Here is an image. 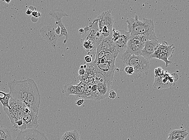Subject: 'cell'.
<instances>
[{
  "mask_svg": "<svg viewBox=\"0 0 189 140\" xmlns=\"http://www.w3.org/2000/svg\"><path fill=\"white\" fill-rule=\"evenodd\" d=\"M31 78L8 82L12 98L24 107H27V98Z\"/></svg>",
  "mask_w": 189,
  "mask_h": 140,
  "instance_id": "cell-1",
  "label": "cell"
},
{
  "mask_svg": "<svg viewBox=\"0 0 189 140\" xmlns=\"http://www.w3.org/2000/svg\"><path fill=\"white\" fill-rule=\"evenodd\" d=\"M126 22L128 32L131 37H134L138 34H147L155 32L154 23L152 20L144 18L142 21H140L137 15H135L134 18L127 19Z\"/></svg>",
  "mask_w": 189,
  "mask_h": 140,
  "instance_id": "cell-2",
  "label": "cell"
},
{
  "mask_svg": "<svg viewBox=\"0 0 189 140\" xmlns=\"http://www.w3.org/2000/svg\"><path fill=\"white\" fill-rule=\"evenodd\" d=\"M121 59L126 66L133 67L134 73L139 75L140 77L148 74L150 67L149 61L142 56L123 54Z\"/></svg>",
  "mask_w": 189,
  "mask_h": 140,
  "instance_id": "cell-3",
  "label": "cell"
},
{
  "mask_svg": "<svg viewBox=\"0 0 189 140\" xmlns=\"http://www.w3.org/2000/svg\"><path fill=\"white\" fill-rule=\"evenodd\" d=\"M9 107V109L6 107L3 108V110L9 117L15 131H17L18 130L17 123L22 120V116L24 113V107L12 98L10 99Z\"/></svg>",
  "mask_w": 189,
  "mask_h": 140,
  "instance_id": "cell-4",
  "label": "cell"
},
{
  "mask_svg": "<svg viewBox=\"0 0 189 140\" xmlns=\"http://www.w3.org/2000/svg\"><path fill=\"white\" fill-rule=\"evenodd\" d=\"M27 108L38 115L41 102V95L37 84L32 78L27 94Z\"/></svg>",
  "mask_w": 189,
  "mask_h": 140,
  "instance_id": "cell-5",
  "label": "cell"
},
{
  "mask_svg": "<svg viewBox=\"0 0 189 140\" xmlns=\"http://www.w3.org/2000/svg\"><path fill=\"white\" fill-rule=\"evenodd\" d=\"M55 30V28L54 26L50 24L43 26L40 30L42 37L54 48L57 47V41L59 38V36L56 34Z\"/></svg>",
  "mask_w": 189,
  "mask_h": 140,
  "instance_id": "cell-6",
  "label": "cell"
},
{
  "mask_svg": "<svg viewBox=\"0 0 189 140\" xmlns=\"http://www.w3.org/2000/svg\"><path fill=\"white\" fill-rule=\"evenodd\" d=\"M16 140H49L45 134L37 129H26L21 131Z\"/></svg>",
  "mask_w": 189,
  "mask_h": 140,
  "instance_id": "cell-7",
  "label": "cell"
},
{
  "mask_svg": "<svg viewBox=\"0 0 189 140\" xmlns=\"http://www.w3.org/2000/svg\"><path fill=\"white\" fill-rule=\"evenodd\" d=\"M144 45L138 39L130 36V38L127 42L126 51L123 54L140 56Z\"/></svg>",
  "mask_w": 189,
  "mask_h": 140,
  "instance_id": "cell-8",
  "label": "cell"
},
{
  "mask_svg": "<svg viewBox=\"0 0 189 140\" xmlns=\"http://www.w3.org/2000/svg\"><path fill=\"white\" fill-rule=\"evenodd\" d=\"M26 129H37L39 126L38 115L31 111L29 113H24L22 117Z\"/></svg>",
  "mask_w": 189,
  "mask_h": 140,
  "instance_id": "cell-9",
  "label": "cell"
},
{
  "mask_svg": "<svg viewBox=\"0 0 189 140\" xmlns=\"http://www.w3.org/2000/svg\"><path fill=\"white\" fill-rule=\"evenodd\" d=\"M159 44V43L157 40H153L146 42L141 51L140 56L149 61L152 59V55L157 49Z\"/></svg>",
  "mask_w": 189,
  "mask_h": 140,
  "instance_id": "cell-10",
  "label": "cell"
},
{
  "mask_svg": "<svg viewBox=\"0 0 189 140\" xmlns=\"http://www.w3.org/2000/svg\"><path fill=\"white\" fill-rule=\"evenodd\" d=\"M98 21L100 31L104 26H106L110 31H112L114 20L111 11H107L101 14L100 17L98 18Z\"/></svg>",
  "mask_w": 189,
  "mask_h": 140,
  "instance_id": "cell-11",
  "label": "cell"
},
{
  "mask_svg": "<svg viewBox=\"0 0 189 140\" xmlns=\"http://www.w3.org/2000/svg\"><path fill=\"white\" fill-rule=\"evenodd\" d=\"M171 75L166 72L161 77H155L154 86L159 89H164L173 87L175 84L170 83Z\"/></svg>",
  "mask_w": 189,
  "mask_h": 140,
  "instance_id": "cell-12",
  "label": "cell"
},
{
  "mask_svg": "<svg viewBox=\"0 0 189 140\" xmlns=\"http://www.w3.org/2000/svg\"><path fill=\"white\" fill-rule=\"evenodd\" d=\"M120 37L116 42H114L118 48L119 53L123 54L126 51L127 42L130 38V35L128 32L124 30H120Z\"/></svg>",
  "mask_w": 189,
  "mask_h": 140,
  "instance_id": "cell-13",
  "label": "cell"
},
{
  "mask_svg": "<svg viewBox=\"0 0 189 140\" xmlns=\"http://www.w3.org/2000/svg\"><path fill=\"white\" fill-rule=\"evenodd\" d=\"M174 48L175 47L173 44L169 45L166 41H163L161 44L159 45L157 50L160 52L166 54L169 58L170 59L173 55Z\"/></svg>",
  "mask_w": 189,
  "mask_h": 140,
  "instance_id": "cell-14",
  "label": "cell"
},
{
  "mask_svg": "<svg viewBox=\"0 0 189 140\" xmlns=\"http://www.w3.org/2000/svg\"><path fill=\"white\" fill-rule=\"evenodd\" d=\"M48 16L55 19L56 21V24L58 25L62 22V19L64 17H68L69 15L65 13L62 10L57 9L50 11Z\"/></svg>",
  "mask_w": 189,
  "mask_h": 140,
  "instance_id": "cell-15",
  "label": "cell"
},
{
  "mask_svg": "<svg viewBox=\"0 0 189 140\" xmlns=\"http://www.w3.org/2000/svg\"><path fill=\"white\" fill-rule=\"evenodd\" d=\"M188 135V132L185 129L174 130L170 132L167 140L177 139L181 137H185L186 138Z\"/></svg>",
  "mask_w": 189,
  "mask_h": 140,
  "instance_id": "cell-16",
  "label": "cell"
},
{
  "mask_svg": "<svg viewBox=\"0 0 189 140\" xmlns=\"http://www.w3.org/2000/svg\"><path fill=\"white\" fill-rule=\"evenodd\" d=\"M97 89L101 100L104 99L108 97L109 92L111 86L107 83H98Z\"/></svg>",
  "mask_w": 189,
  "mask_h": 140,
  "instance_id": "cell-17",
  "label": "cell"
},
{
  "mask_svg": "<svg viewBox=\"0 0 189 140\" xmlns=\"http://www.w3.org/2000/svg\"><path fill=\"white\" fill-rule=\"evenodd\" d=\"M81 41L82 47L87 52L94 50L95 48H96L95 41L93 40L82 36Z\"/></svg>",
  "mask_w": 189,
  "mask_h": 140,
  "instance_id": "cell-18",
  "label": "cell"
},
{
  "mask_svg": "<svg viewBox=\"0 0 189 140\" xmlns=\"http://www.w3.org/2000/svg\"><path fill=\"white\" fill-rule=\"evenodd\" d=\"M77 87V85H74L72 83L65 84L62 90V94L65 97H68L71 95H76Z\"/></svg>",
  "mask_w": 189,
  "mask_h": 140,
  "instance_id": "cell-19",
  "label": "cell"
},
{
  "mask_svg": "<svg viewBox=\"0 0 189 140\" xmlns=\"http://www.w3.org/2000/svg\"><path fill=\"white\" fill-rule=\"evenodd\" d=\"M80 136L77 130L67 131L62 136L61 140H80Z\"/></svg>",
  "mask_w": 189,
  "mask_h": 140,
  "instance_id": "cell-20",
  "label": "cell"
},
{
  "mask_svg": "<svg viewBox=\"0 0 189 140\" xmlns=\"http://www.w3.org/2000/svg\"><path fill=\"white\" fill-rule=\"evenodd\" d=\"M12 98L11 94L5 93L0 91V102L2 103L3 108H8L9 109V102L10 99Z\"/></svg>",
  "mask_w": 189,
  "mask_h": 140,
  "instance_id": "cell-21",
  "label": "cell"
},
{
  "mask_svg": "<svg viewBox=\"0 0 189 140\" xmlns=\"http://www.w3.org/2000/svg\"><path fill=\"white\" fill-rule=\"evenodd\" d=\"M77 86L76 97V98H82L83 99L84 93L87 87V85L86 84L80 82L79 84H77Z\"/></svg>",
  "mask_w": 189,
  "mask_h": 140,
  "instance_id": "cell-22",
  "label": "cell"
},
{
  "mask_svg": "<svg viewBox=\"0 0 189 140\" xmlns=\"http://www.w3.org/2000/svg\"><path fill=\"white\" fill-rule=\"evenodd\" d=\"M0 140H12L9 130L5 127H0Z\"/></svg>",
  "mask_w": 189,
  "mask_h": 140,
  "instance_id": "cell-23",
  "label": "cell"
},
{
  "mask_svg": "<svg viewBox=\"0 0 189 140\" xmlns=\"http://www.w3.org/2000/svg\"><path fill=\"white\" fill-rule=\"evenodd\" d=\"M118 55L116 54L112 53V52L106 51L105 52L104 55L102 57L105 59L106 62L111 63H115V61Z\"/></svg>",
  "mask_w": 189,
  "mask_h": 140,
  "instance_id": "cell-24",
  "label": "cell"
},
{
  "mask_svg": "<svg viewBox=\"0 0 189 140\" xmlns=\"http://www.w3.org/2000/svg\"><path fill=\"white\" fill-rule=\"evenodd\" d=\"M57 26H59L60 28H61V34H60L59 36V38L63 37V36H64L65 37V39L63 43V44L64 45L67 43L68 40V33H67V30L66 29V27H65L63 23H62V22L57 25Z\"/></svg>",
  "mask_w": 189,
  "mask_h": 140,
  "instance_id": "cell-25",
  "label": "cell"
},
{
  "mask_svg": "<svg viewBox=\"0 0 189 140\" xmlns=\"http://www.w3.org/2000/svg\"><path fill=\"white\" fill-rule=\"evenodd\" d=\"M164 72L161 67H158L155 70V77H161L163 74Z\"/></svg>",
  "mask_w": 189,
  "mask_h": 140,
  "instance_id": "cell-26",
  "label": "cell"
},
{
  "mask_svg": "<svg viewBox=\"0 0 189 140\" xmlns=\"http://www.w3.org/2000/svg\"><path fill=\"white\" fill-rule=\"evenodd\" d=\"M125 72L128 75H132L134 72V70L131 66H127L125 68Z\"/></svg>",
  "mask_w": 189,
  "mask_h": 140,
  "instance_id": "cell-27",
  "label": "cell"
},
{
  "mask_svg": "<svg viewBox=\"0 0 189 140\" xmlns=\"http://www.w3.org/2000/svg\"><path fill=\"white\" fill-rule=\"evenodd\" d=\"M117 94L113 90H110L109 92L108 97L111 99H113L116 98Z\"/></svg>",
  "mask_w": 189,
  "mask_h": 140,
  "instance_id": "cell-28",
  "label": "cell"
},
{
  "mask_svg": "<svg viewBox=\"0 0 189 140\" xmlns=\"http://www.w3.org/2000/svg\"><path fill=\"white\" fill-rule=\"evenodd\" d=\"M32 16L35 17V18H39L42 16V15L40 12H37L36 11H34L32 12Z\"/></svg>",
  "mask_w": 189,
  "mask_h": 140,
  "instance_id": "cell-29",
  "label": "cell"
},
{
  "mask_svg": "<svg viewBox=\"0 0 189 140\" xmlns=\"http://www.w3.org/2000/svg\"><path fill=\"white\" fill-rule=\"evenodd\" d=\"M91 89L92 93H94L97 92L98 91L97 84L91 85Z\"/></svg>",
  "mask_w": 189,
  "mask_h": 140,
  "instance_id": "cell-30",
  "label": "cell"
},
{
  "mask_svg": "<svg viewBox=\"0 0 189 140\" xmlns=\"http://www.w3.org/2000/svg\"><path fill=\"white\" fill-rule=\"evenodd\" d=\"M84 102V99H82L78 100L76 101L75 104H76V105H77V106H78V107H80V106H82V105L83 104Z\"/></svg>",
  "mask_w": 189,
  "mask_h": 140,
  "instance_id": "cell-31",
  "label": "cell"
},
{
  "mask_svg": "<svg viewBox=\"0 0 189 140\" xmlns=\"http://www.w3.org/2000/svg\"><path fill=\"white\" fill-rule=\"evenodd\" d=\"M85 61H86V63H92V58L91 56H87L85 57Z\"/></svg>",
  "mask_w": 189,
  "mask_h": 140,
  "instance_id": "cell-32",
  "label": "cell"
},
{
  "mask_svg": "<svg viewBox=\"0 0 189 140\" xmlns=\"http://www.w3.org/2000/svg\"><path fill=\"white\" fill-rule=\"evenodd\" d=\"M78 74L80 76L84 75L86 74V70L85 69H80L78 71Z\"/></svg>",
  "mask_w": 189,
  "mask_h": 140,
  "instance_id": "cell-33",
  "label": "cell"
},
{
  "mask_svg": "<svg viewBox=\"0 0 189 140\" xmlns=\"http://www.w3.org/2000/svg\"><path fill=\"white\" fill-rule=\"evenodd\" d=\"M55 32L57 35L59 36L60 34H61V28L59 26H57V28L55 30Z\"/></svg>",
  "mask_w": 189,
  "mask_h": 140,
  "instance_id": "cell-34",
  "label": "cell"
},
{
  "mask_svg": "<svg viewBox=\"0 0 189 140\" xmlns=\"http://www.w3.org/2000/svg\"><path fill=\"white\" fill-rule=\"evenodd\" d=\"M78 33L80 35H83L85 33V31L84 30V29H80L79 30Z\"/></svg>",
  "mask_w": 189,
  "mask_h": 140,
  "instance_id": "cell-35",
  "label": "cell"
},
{
  "mask_svg": "<svg viewBox=\"0 0 189 140\" xmlns=\"http://www.w3.org/2000/svg\"><path fill=\"white\" fill-rule=\"evenodd\" d=\"M32 11L30 9V8L28 9L27 10V11L26 12V14L27 15H30L32 14Z\"/></svg>",
  "mask_w": 189,
  "mask_h": 140,
  "instance_id": "cell-36",
  "label": "cell"
},
{
  "mask_svg": "<svg viewBox=\"0 0 189 140\" xmlns=\"http://www.w3.org/2000/svg\"><path fill=\"white\" fill-rule=\"evenodd\" d=\"M80 69H84V66H82V65L80 67Z\"/></svg>",
  "mask_w": 189,
  "mask_h": 140,
  "instance_id": "cell-37",
  "label": "cell"
}]
</instances>
